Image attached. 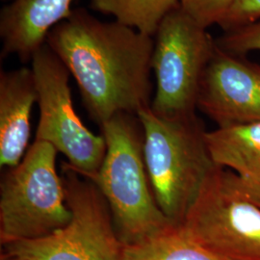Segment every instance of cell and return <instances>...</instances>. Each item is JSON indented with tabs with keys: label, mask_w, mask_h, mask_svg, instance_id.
<instances>
[{
	"label": "cell",
	"mask_w": 260,
	"mask_h": 260,
	"mask_svg": "<svg viewBox=\"0 0 260 260\" xmlns=\"http://www.w3.org/2000/svg\"><path fill=\"white\" fill-rule=\"evenodd\" d=\"M46 44L76 81L82 103L99 125L119 113L150 106L154 38L83 8L50 30Z\"/></svg>",
	"instance_id": "cell-1"
},
{
	"label": "cell",
	"mask_w": 260,
	"mask_h": 260,
	"mask_svg": "<svg viewBox=\"0 0 260 260\" xmlns=\"http://www.w3.org/2000/svg\"><path fill=\"white\" fill-rule=\"evenodd\" d=\"M100 126L106 153L92 181L109 205L121 241L136 243L176 224L162 213L153 195L138 116L119 113Z\"/></svg>",
	"instance_id": "cell-2"
},
{
	"label": "cell",
	"mask_w": 260,
	"mask_h": 260,
	"mask_svg": "<svg viewBox=\"0 0 260 260\" xmlns=\"http://www.w3.org/2000/svg\"><path fill=\"white\" fill-rule=\"evenodd\" d=\"M137 116L143 129V152L149 182L162 213L181 224L209 173L216 165L196 116L168 119L150 106Z\"/></svg>",
	"instance_id": "cell-3"
},
{
	"label": "cell",
	"mask_w": 260,
	"mask_h": 260,
	"mask_svg": "<svg viewBox=\"0 0 260 260\" xmlns=\"http://www.w3.org/2000/svg\"><path fill=\"white\" fill-rule=\"evenodd\" d=\"M61 171L70 223L44 237L4 245L2 260H122L124 243L99 187L68 162Z\"/></svg>",
	"instance_id": "cell-4"
},
{
	"label": "cell",
	"mask_w": 260,
	"mask_h": 260,
	"mask_svg": "<svg viewBox=\"0 0 260 260\" xmlns=\"http://www.w3.org/2000/svg\"><path fill=\"white\" fill-rule=\"evenodd\" d=\"M57 149L35 141L22 160L7 169L0 183L2 245L36 239L64 228L72 219L65 186L57 172Z\"/></svg>",
	"instance_id": "cell-5"
},
{
	"label": "cell",
	"mask_w": 260,
	"mask_h": 260,
	"mask_svg": "<svg viewBox=\"0 0 260 260\" xmlns=\"http://www.w3.org/2000/svg\"><path fill=\"white\" fill-rule=\"evenodd\" d=\"M179 225L219 259L260 260V208L226 168L212 169Z\"/></svg>",
	"instance_id": "cell-6"
},
{
	"label": "cell",
	"mask_w": 260,
	"mask_h": 260,
	"mask_svg": "<svg viewBox=\"0 0 260 260\" xmlns=\"http://www.w3.org/2000/svg\"><path fill=\"white\" fill-rule=\"evenodd\" d=\"M153 38L155 92L150 109L168 119L196 116L200 84L217 47L216 40L179 5L161 21Z\"/></svg>",
	"instance_id": "cell-7"
},
{
	"label": "cell",
	"mask_w": 260,
	"mask_h": 260,
	"mask_svg": "<svg viewBox=\"0 0 260 260\" xmlns=\"http://www.w3.org/2000/svg\"><path fill=\"white\" fill-rule=\"evenodd\" d=\"M40 118L35 141L52 145L68 163L92 180L103 165L106 142L89 129L73 103L71 74L61 59L45 43L32 56Z\"/></svg>",
	"instance_id": "cell-8"
},
{
	"label": "cell",
	"mask_w": 260,
	"mask_h": 260,
	"mask_svg": "<svg viewBox=\"0 0 260 260\" xmlns=\"http://www.w3.org/2000/svg\"><path fill=\"white\" fill-rule=\"evenodd\" d=\"M197 109L218 127L260 122V65L217 45L201 80Z\"/></svg>",
	"instance_id": "cell-9"
},
{
	"label": "cell",
	"mask_w": 260,
	"mask_h": 260,
	"mask_svg": "<svg viewBox=\"0 0 260 260\" xmlns=\"http://www.w3.org/2000/svg\"><path fill=\"white\" fill-rule=\"evenodd\" d=\"M75 0H12L0 13L2 57L29 62L51 29L72 14Z\"/></svg>",
	"instance_id": "cell-10"
},
{
	"label": "cell",
	"mask_w": 260,
	"mask_h": 260,
	"mask_svg": "<svg viewBox=\"0 0 260 260\" xmlns=\"http://www.w3.org/2000/svg\"><path fill=\"white\" fill-rule=\"evenodd\" d=\"M38 103L31 68L0 73V166L15 167L26 153L31 133V111Z\"/></svg>",
	"instance_id": "cell-11"
},
{
	"label": "cell",
	"mask_w": 260,
	"mask_h": 260,
	"mask_svg": "<svg viewBox=\"0 0 260 260\" xmlns=\"http://www.w3.org/2000/svg\"><path fill=\"white\" fill-rule=\"evenodd\" d=\"M205 141L215 165L236 175L238 183L260 208V122L206 131Z\"/></svg>",
	"instance_id": "cell-12"
},
{
	"label": "cell",
	"mask_w": 260,
	"mask_h": 260,
	"mask_svg": "<svg viewBox=\"0 0 260 260\" xmlns=\"http://www.w3.org/2000/svg\"><path fill=\"white\" fill-rule=\"evenodd\" d=\"M122 260H221L173 224L141 241L124 244Z\"/></svg>",
	"instance_id": "cell-13"
},
{
	"label": "cell",
	"mask_w": 260,
	"mask_h": 260,
	"mask_svg": "<svg viewBox=\"0 0 260 260\" xmlns=\"http://www.w3.org/2000/svg\"><path fill=\"white\" fill-rule=\"evenodd\" d=\"M180 0H90V8L154 37L161 21Z\"/></svg>",
	"instance_id": "cell-14"
},
{
	"label": "cell",
	"mask_w": 260,
	"mask_h": 260,
	"mask_svg": "<svg viewBox=\"0 0 260 260\" xmlns=\"http://www.w3.org/2000/svg\"><path fill=\"white\" fill-rule=\"evenodd\" d=\"M236 0H180L179 7L197 24L207 29L219 24Z\"/></svg>",
	"instance_id": "cell-15"
},
{
	"label": "cell",
	"mask_w": 260,
	"mask_h": 260,
	"mask_svg": "<svg viewBox=\"0 0 260 260\" xmlns=\"http://www.w3.org/2000/svg\"><path fill=\"white\" fill-rule=\"evenodd\" d=\"M216 43L218 47L234 54L245 55L250 51L260 50V20L223 32V36L216 39Z\"/></svg>",
	"instance_id": "cell-16"
},
{
	"label": "cell",
	"mask_w": 260,
	"mask_h": 260,
	"mask_svg": "<svg viewBox=\"0 0 260 260\" xmlns=\"http://www.w3.org/2000/svg\"><path fill=\"white\" fill-rule=\"evenodd\" d=\"M260 20V0H236L218 24L229 32Z\"/></svg>",
	"instance_id": "cell-17"
},
{
	"label": "cell",
	"mask_w": 260,
	"mask_h": 260,
	"mask_svg": "<svg viewBox=\"0 0 260 260\" xmlns=\"http://www.w3.org/2000/svg\"><path fill=\"white\" fill-rule=\"evenodd\" d=\"M3 1H9V2H11L12 0H3Z\"/></svg>",
	"instance_id": "cell-18"
}]
</instances>
